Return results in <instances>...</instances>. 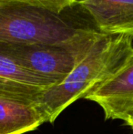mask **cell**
Listing matches in <instances>:
<instances>
[{
    "mask_svg": "<svg viewBox=\"0 0 133 134\" xmlns=\"http://www.w3.org/2000/svg\"><path fill=\"white\" fill-rule=\"evenodd\" d=\"M125 123H126V125L130 126V127L133 130V115H131L130 117H129V118L125 120Z\"/></svg>",
    "mask_w": 133,
    "mask_h": 134,
    "instance_id": "obj_9",
    "label": "cell"
},
{
    "mask_svg": "<svg viewBox=\"0 0 133 134\" xmlns=\"http://www.w3.org/2000/svg\"><path fill=\"white\" fill-rule=\"evenodd\" d=\"M100 37L74 45L32 44L3 47L0 48V57L59 84L70 74Z\"/></svg>",
    "mask_w": 133,
    "mask_h": 134,
    "instance_id": "obj_3",
    "label": "cell"
},
{
    "mask_svg": "<svg viewBox=\"0 0 133 134\" xmlns=\"http://www.w3.org/2000/svg\"><path fill=\"white\" fill-rule=\"evenodd\" d=\"M132 51V37L100 36L70 74L48 88L36 102L48 122H54L67 107L108 80Z\"/></svg>",
    "mask_w": 133,
    "mask_h": 134,
    "instance_id": "obj_2",
    "label": "cell"
},
{
    "mask_svg": "<svg viewBox=\"0 0 133 134\" xmlns=\"http://www.w3.org/2000/svg\"><path fill=\"white\" fill-rule=\"evenodd\" d=\"M63 13L24 2L0 1V48L32 44L74 45L100 37L78 13Z\"/></svg>",
    "mask_w": 133,
    "mask_h": 134,
    "instance_id": "obj_1",
    "label": "cell"
},
{
    "mask_svg": "<svg viewBox=\"0 0 133 134\" xmlns=\"http://www.w3.org/2000/svg\"><path fill=\"white\" fill-rule=\"evenodd\" d=\"M57 85L0 57V97L36 103L48 88Z\"/></svg>",
    "mask_w": 133,
    "mask_h": 134,
    "instance_id": "obj_6",
    "label": "cell"
},
{
    "mask_svg": "<svg viewBox=\"0 0 133 134\" xmlns=\"http://www.w3.org/2000/svg\"><path fill=\"white\" fill-rule=\"evenodd\" d=\"M0 1L24 2L41 5L57 13H63L73 7L72 0H0Z\"/></svg>",
    "mask_w": 133,
    "mask_h": 134,
    "instance_id": "obj_8",
    "label": "cell"
},
{
    "mask_svg": "<svg viewBox=\"0 0 133 134\" xmlns=\"http://www.w3.org/2000/svg\"><path fill=\"white\" fill-rule=\"evenodd\" d=\"M45 122L46 116L36 103L0 97V134H25Z\"/></svg>",
    "mask_w": 133,
    "mask_h": 134,
    "instance_id": "obj_7",
    "label": "cell"
},
{
    "mask_svg": "<svg viewBox=\"0 0 133 134\" xmlns=\"http://www.w3.org/2000/svg\"><path fill=\"white\" fill-rule=\"evenodd\" d=\"M84 99L96 102L106 120L125 121L133 115V51L115 73Z\"/></svg>",
    "mask_w": 133,
    "mask_h": 134,
    "instance_id": "obj_4",
    "label": "cell"
},
{
    "mask_svg": "<svg viewBox=\"0 0 133 134\" xmlns=\"http://www.w3.org/2000/svg\"><path fill=\"white\" fill-rule=\"evenodd\" d=\"M72 3L98 32L133 38V0H72Z\"/></svg>",
    "mask_w": 133,
    "mask_h": 134,
    "instance_id": "obj_5",
    "label": "cell"
}]
</instances>
